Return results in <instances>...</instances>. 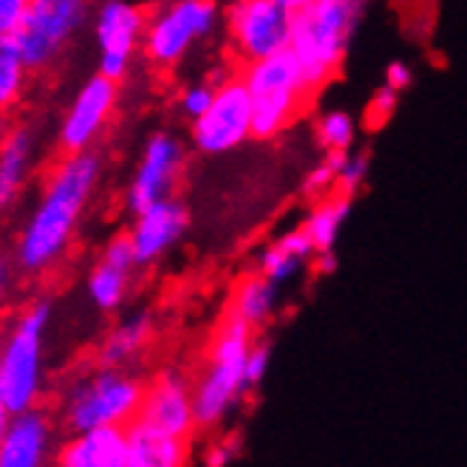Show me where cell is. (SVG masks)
<instances>
[{"label": "cell", "instance_id": "5", "mask_svg": "<svg viewBox=\"0 0 467 467\" xmlns=\"http://www.w3.org/2000/svg\"><path fill=\"white\" fill-rule=\"evenodd\" d=\"M145 386L130 368L99 366L74 377L60 400L57 420L66 433H79L105 425L128 428L140 417Z\"/></svg>", "mask_w": 467, "mask_h": 467}, {"label": "cell", "instance_id": "8", "mask_svg": "<svg viewBox=\"0 0 467 467\" xmlns=\"http://www.w3.org/2000/svg\"><path fill=\"white\" fill-rule=\"evenodd\" d=\"M218 23L215 0H164L148 15L142 57L159 71H171L215 35Z\"/></svg>", "mask_w": 467, "mask_h": 467}, {"label": "cell", "instance_id": "9", "mask_svg": "<svg viewBox=\"0 0 467 467\" xmlns=\"http://www.w3.org/2000/svg\"><path fill=\"white\" fill-rule=\"evenodd\" d=\"M295 12L278 0H233L224 15L227 46L241 66L289 48Z\"/></svg>", "mask_w": 467, "mask_h": 467}, {"label": "cell", "instance_id": "29", "mask_svg": "<svg viewBox=\"0 0 467 467\" xmlns=\"http://www.w3.org/2000/svg\"><path fill=\"white\" fill-rule=\"evenodd\" d=\"M304 193L315 202L328 193H337V171H335L332 156H326L315 168H309V173L304 176Z\"/></svg>", "mask_w": 467, "mask_h": 467}, {"label": "cell", "instance_id": "31", "mask_svg": "<svg viewBox=\"0 0 467 467\" xmlns=\"http://www.w3.org/2000/svg\"><path fill=\"white\" fill-rule=\"evenodd\" d=\"M17 264L12 255H0V326L6 320V312L12 306V297H15V289H17Z\"/></svg>", "mask_w": 467, "mask_h": 467}, {"label": "cell", "instance_id": "12", "mask_svg": "<svg viewBox=\"0 0 467 467\" xmlns=\"http://www.w3.org/2000/svg\"><path fill=\"white\" fill-rule=\"evenodd\" d=\"M255 140L253 130V99L241 74L227 77L215 86V97L207 111L190 122V142L204 156H224Z\"/></svg>", "mask_w": 467, "mask_h": 467}, {"label": "cell", "instance_id": "27", "mask_svg": "<svg viewBox=\"0 0 467 467\" xmlns=\"http://www.w3.org/2000/svg\"><path fill=\"white\" fill-rule=\"evenodd\" d=\"M332 156L335 171H337V193L354 196L357 190L363 187L366 176H368V159L357 150H346V153H326Z\"/></svg>", "mask_w": 467, "mask_h": 467}, {"label": "cell", "instance_id": "37", "mask_svg": "<svg viewBox=\"0 0 467 467\" xmlns=\"http://www.w3.org/2000/svg\"><path fill=\"white\" fill-rule=\"evenodd\" d=\"M278 4H281V6H286L289 12H300L304 6H309L312 0H278Z\"/></svg>", "mask_w": 467, "mask_h": 467}, {"label": "cell", "instance_id": "35", "mask_svg": "<svg viewBox=\"0 0 467 467\" xmlns=\"http://www.w3.org/2000/svg\"><path fill=\"white\" fill-rule=\"evenodd\" d=\"M207 453H210V456H204V462L213 464V467H215V464H230V462H233V448H230V445H213Z\"/></svg>", "mask_w": 467, "mask_h": 467}, {"label": "cell", "instance_id": "20", "mask_svg": "<svg viewBox=\"0 0 467 467\" xmlns=\"http://www.w3.org/2000/svg\"><path fill=\"white\" fill-rule=\"evenodd\" d=\"M156 335V320L148 309H133L122 315L97 346V363L99 366H122L130 368L140 357L148 351Z\"/></svg>", "mask_w": 467, "mask_h": 467}, {"label": "cell", "instance_id": "26", "mask_svg": "<svg viewBox=\"0 0 467 467\" xmlns=\"http://www.w3.org/2000/svg\"><path fill=\"white\" fill-rule=\"evenodd\" d=\"M357 133H360V122L354 119V114L343 111V108H328L315 122V142L323 148V153L354 150Z\"/></svg>", "mask_w": 467, "mask_h": 467}, {"label": "cell", "instance_id": "14", "mask_svg": "<svg viewBox=\"0 0 467 467\" xmlns=\"http://www.w3.org/2000/svg\"><path fill=\"white\" fill-rule=\"evenodd\" d=\"M43 161V133L35 122H15L0 136V213H12L29 196Z\"/></svg>", "mask_w": 467, "mask_h": 467}, {"label": "cell", "instance_id": "16", "mask_svg": "<svg viewBox=\"0 0 467 467\" xmlns=\"http://www.w3.org/2000/svg\"><path fill=\"white\" fill-rule=\"evenodd\" d=\"M136 420H142L164 433L193 439V433L199 431L193 410V379H187L179 368L159 371L145 386L142 408Z\"/></svg>", "mask_w": 467, "mask_h": 467}, {"label": "cell", "instance_id": "11", "mask_svg": "<svg viewBox=\"0 0 467 467\" xmlns=\"http://www.w3.org/2000/svg\"><path fill=\"white\" fill-rule=\"evenodd\" d=\"M148 12L136 0H99L91 15L97 71L122 82L142 51Z\"/></svg>", "mask_w": 467, "mask_h": 467}, {"label": "cell", "instance_id": "24", "mask_svg": "<svg viewBox=\"0 0 467 467\" xmlns=\"http://www.w3.org/2000/svg\"><path fill=\"white\" fill-rule=\"evenodd\" d=\"M348 213H351V196H346V193H328L315 202V207L309 210L306 222H304V230L312 238L317 253L335 250V244L348 222Z\"/></svg>", "mask_w": 467, "mask_h": 467}, {"label": "cell", "instance_id": "2", "mask_svg": "<svg viewBox=\"0 0 467 467\" xmlns=\"http://www.w3.org/2000/svg\"><path fill=\"white\" fill-rule=\"evenodd\" d=\"M255 332L258 328H253L230 309L218 320L207 360L193 377V410L199 431H213L222 425L241 405L244 394L250 391L246 357L255 346Z\"/></svg>", "mask_w": 467, "mask_h": 467}, {"label": "cell", "instance_id": "23", "mask_svg": "<svg viewBox=\"0 0 467 467\" xmlns=\"http://www.w3.org/2000/svg\"><path fill=\"white\" fill-rule=\"evenodd\" d=\"M275 309H278V284L269 281L258 269L241 275L230 292V312L253 328H261L272 320Z\"/></svg>", "mask_w": 467, "mask_h": 467}, {"label": "cell", "instance_id": "1", "mask_svg": "<svg viewBox=\"0 0 467 467\" xmlns=\"http://www.w3.org/2000/svg\"><path fill=\"white\" fill-rule=\"evenodd\" d=\"M102 156L97 150L63 153L43 173L37 196L15 238L12 258L26 278H43L57 269L77 241L82 218L102 184Z\"/></svg>", "mask_w": 467, "mask_h": 467}, {"label": "cell", "instance_id": "6", "mask_svg": "<svg viewBox=\"0 0 467 467\" xmlns=\"http://www.w3.org/2000/svg\"><path fill=\"white\" fill-rule=\"evenodd\" d=\"M241 79L253 99V130L255 140H275L304 114L315 97L292 48L269 54L264 60L246 63Z\"/></svg>", "mask_w": 467, "mask_h": 467}, {"label": "cell", "instance_id": "7", "mask_svg": "<svg viewBox=\"0 0 467 467\" xmlns=\"http://www.w3.org/2000/svg\"><path fill=\"white\" fill-rule=\"evenodd\" d=\"M91 0H32L20 26L12 32V43L32 74L48 71L60 63L66 48L91 26Z\"/></svg>", "mask_w": 467, "mask_h": 467}, {"label": "cell", "instance_id": "34", "mask_svg": "<svg viewBox=\"0 0 467 467\" xmlns=\"http://www.w3.org/2000/svg\"><path fill=\"white\" fill-rule=\"evenodd\" d=\"M410 82H414V71H410V66L405 60H391L386 66V71H382V86H389L394 91H408Z\"/></svg>", "mask_w": 467, "mask_h": 467}, {"label": "cell", "instance_id": "32", "mask_svg": "<svg viewBox=\"0 0 467 467\" xmlns=\"http://www.w3.org/2000/svg\"><path fill=\"white\" fill-rule=\"evenodd\" d=\"M269 360H272V351L266 343H258L250 348V357H246V379H250V389H255L258 382L266 377L269 371Z\"/></svg>", "mask_w": 467, "mask_h": 467}, {"label": "cell", "instance_id": "4", "mask_svg": "<svg viewBox=\"0 0 467 467\" xmlns=\"http://www.w3.org/2000/svg\"><path fill=\"white\" fill-rule=\"evenodd\" d=\"M51 315V297H35L6 326H0V402L12 414L43 400Z\"/></svg>", "mask_w": 467, "mask_h": 467}, {"label": "cell", "instance_id": "3", "mask_svg": "<svg viewBox=\"0 0 467 467\" xmlns=\"http://www.w3.org/2000/svg\"><path fill=\"white\" fill-rule=\"evenodd\" d=\"M368 6L371 0H312L295 12L289 48L304 68L312 94L323 91L340 71Z\"/></svg>", "mask_w": 467, "mask_h": 467}, {"label": "cell", "instance_id": "17", "mask_svg": "<svg viewBox=\"0 0 467 467\" xmlns=\"http://www.w3.org/2000/svg\"><path fill=\"white\" fill-rule=\"evenodd\" d=\"M187 230H190V213L176 196H171L133 213V222L125 233L133 244L136 264L153 266L156 261L176 250Z\"/></svg>", "mask_w": 467, "mask_h": 467}, {"label": "cell", "instance_id": "21", "mask_svg": "<svg viewBox=\"0 0 467 467\" xmlns=\"http://www.w3.org/2000/svg\"><path fill=\"white\" fill-rule=\"evenodd\" d=\"M128 467H182L190 462V439L164 433L142 420L128 428Z\"/></svg>", "mask_w": 467, "mask_h": 467}, {"label": "cell", "instance_id": "36", "mask_svg": "<svg viewBox=\"0 0 467 467\" xmlns=\"http://www.w3.org/2000/svg\"><path fill=\"white\" fill-rule=\"evenodd\" d=\"M9 420H12V410L0 402V445H4V436H6V428H9Z\"/></svg>", "mask_w": 467, "mask_h": 467}, {"label": "cell", "instance_id": "39", "mask_svg": "<svg viewBox=\"0 0 467 467\" xmlns=\"http://www.w3.org/2000/svg\"><path fill=\"white\" fill-rule=\"evenodd\" d=\"M91 4H99V0H91Z\"/></svg>", "mask_w": 467, "mask_h": 467}, {"label": "cell", "instance_id": "30", "mask_svg": "<svg viewBox=\"0 0 467 467\" xmlns=\"http://www.w3.org/2000/svg\"><path fill=\"white\" fill-rule=\"evenodd\" d=\"M397 105H400V91H394L389 86H379L366 105V125L368 128L386 125L397 114Z\"/></svg>", "mask_w": 467, "mask_h": 467}, {"label": "cell", "instance_id": "10", "mask_svg": "<svg viewBox=\"0 0 467 467\" xmlns=\"http://www.w3.org/2000/svg\"><path fill=\"white\" fill-rule=\"evenodd\" d=\"M119 108V82L105 77V74H91L79 82V88L68 99L66 111L60 114L57 122V140L60 153H86L97 150L102 142L105 130L111 128Z\"/></svg>", "mask_w": 467, "mask_h": 467}, {"label": "cell", "instance_id": "33", "mask_svg": "<svg viewBox=\"0 0 467 467\" xmlns=\"http://www.w3.org/2000/svg\"><path fill=\"white\" fill-rule=\"evenodd\" d=\"M32 0H0V37H12Z\"/></svg>", "mask_w": 467, "mask_h": 467}, {"label": "cell", "instance_id": "18", "mask_svg": "<svg viewBox=\"0 0 467 467\" xmlns=\"http://www.w3.org/2000/svg\"><path fill=\"white\" fill-rule=\"evenodd\" d=\"M140 269L133 255V244L128 233H117L105 241L97 264L86 275V297L88 304L102 312L114 315L125 306L133 286V272Z\"/></svg>", "mask_w": 467, "mask_h": 467}, {"label": "cell", "instance_id": "19", "mask_svg": "<svg viewBox=\"0 0 467 467\" xmlns=\"http://www.w3.org/2000/svg\"><path fill=\"white\" fill-rule=\"evenodd\" d=\"M60 467H128V431L105 425L68 433L57 448Z\"/></svg>", "mask_w": 467, "mask_h": 467}, {"label": "cell", "instance_id": "25", "mask_svg": "<svg viewBox=\"0 0 467 467\" xmlns=\"http://www.w3.org/2000/svg\"><path fill=\"white\" fill-rule=\"evenodd\" d=\"M32 68L23 63L12 37H0V117L12 114L29 91Z\"/></svg>", "mask_w": 467, "mask_h": 467}, {"label": "cell", "instance_id": "28", "mask_svg": "<svg viewBox=\"0 0 467 467\" xmlns=\"http://www.w3.org/2000/svg\"><path fill=\"white\" fill-rule=\"evenodd\" d=\"M215 86L218 82H190V86H184L179 94V114L187 122L199 119L215 97Z\"/></svg>", "mask_w": 467, "mask_h": 467}, {"label": "cell", "instance_id": "15", "mask_svg": "<svg viewBox=\"0 0 467 467\" xmlns=\"http://www.w3.org/2000/svg\"><path fill=\"white\" fill-rule=\"evenodd\" d=\"M60 420L43 405L15 410L4 445H0V467H46L57 459Z\"/></svg>", "mask_w": 467, "mask_h": 467}, {"label": "cell", "instance_id": "22", "mask_svg": "<svg viewBox=\"0 0 467 467\" xmlns=\"http://www.w3.org/2000/svg\"><path fill=\"white\" fill-rule=\"evenodd\" d=\"M315 255H317V250H315L312 238L306 235L304 227H297L264 246L258 255V272L281 286V284L297 278L306 266H312Z\"/></svg>", "mask_w": 467, "mask_h": 467}, {"label": "cell", "instance_id": "13", "mask_svg": "<svg viewBox=\"0 0 467 467\" xmlns=\"http://www.w3.org/2000/svg\"><path fill=\"white\" fill-rule=\"evenodd\" d=\"M184 161H187V150L176 133L171 130L150 133L125 184V210L133 215L161 199H171L179 187Z\"/></svg>", "mask_w": 467, "mask_h": 467}, {"label": "cell", "instance_id": "38", "mask_svg": "<svg viewBox=\"0 0 467 467\" xmlns=\"http://www.w3.org/2000/svg\"><path fill=\"white\" fill-rule=\"evenodd\" d=\"M4 130H6V125H4V117H0V136H4Z\"/></svg>", "mask_w": 467, "mask_h": 467}]
</instances>
